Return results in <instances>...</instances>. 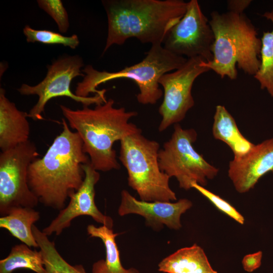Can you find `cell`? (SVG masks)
I'll return each instance as SVG.
<instances>
[{
  "label": "cell",
  "instance_id": "obj_1",
  "mask_svg": "<svg viewBox=\"0 0 273 273\" xmlns=\"http://www.w3.org/2000/svg\"><path fill=\"white\" fill-rule=\"evenodd\" d=\"M62 130L43 155L34 160L28 169L30 190L46 207L61 210L66 201L81 186L85 177L83 165L89 158L82 141L62 119Z\"/></svg>",
  "mask_w": 273,
  "mask_h": 273
},
{
  "label": "cell",
  "instance_id": "obj_2",
  "mask_svg": "<svg viewBox=\"0 0 273 273\" xmlns=\"http://www.w3.org/2000/svg\"><path fill=\"white\" fill-rule=\"evenodd\" d=\"M108 19L104 50L123 44L134 37L152 45L162 44L170 30L184 15L188 2L183 0H106Z\"/></svg>",
  "mask_w": 273,
  "mask_h": 273
},
{
  "label": "cell",
  "instance_id": "obj_3",
  "mask_svg": "<svg viewBox=\"0 0 273 273\" xmlns=\"http://www.w3.org/2000/svg\"><path fill=\"white\" fill-rule=\"evenodd\" d=\"M114 105V101L109 99L93 109L83 106L82 109L74 110L60 105L69 125L81 138L92 165L98 171L118 169L120 165L113 149L114 143L141 131L129 122L137 115L136 111H127L124 107L116 108Z\"/></svg>",
  "mask_w": 273,
  "mask_h": 273
},
{
  "label": "cell",
  "instance_id": "obj_4",
  "mask_svg": "<svg viewBox=\"0 0 273 273\" xmlns=\"http://www.w3.org/2000/svg\"><path fill=\"white\" fill-rule=\"evenodd\" d=\"M210 17L209 24L214 36L213 59L203 61L201 65L221 78L236 79L237 65L245 74L254 76L260 66L261 42L251 20L244 13L230 12L213 11Z\"/></svg>",
  "mask_w": 273,
  "mask_h": 273
},
{
  "label": "cell",
  "instance_id": "obj_5",
  "mask_svg": "<svg viewBox=\"0 0 273 273\" xmlns=\"http://www.w3.org/2000/svg\"><path fill=\"white\" fill-rule=\"evenodd\" d=\"M187 60L166 50L162 44H153L142 61L118 71H101L92 65L86 66L82 70L85 74L83 80L77 83L75 94L88 97L90 94H100L103 89H97L100 84L113 79L126 78L133 80L137 84L139 93L136 98L140 104L153 105L163 95L159 84L160 77L179 69Z\"/></svg>",
  "mask_w": 273,
  "mask_h": 273
},
{
  "label": "cell",
  "instance_id": "obj_6",
  "mask_svg": "<svg viewBox=\"0 0 273 273\" xmlns=\"http://www.w3.org/2000/svg\"><path fill=\"white\" fill-rule=\"evenodd\" d=\"M159 150L157 142L145 138L141 131L120 141L118 158L127 170L128 186L140 200L175 201L177 198L170 187V177L159 166Z\"/></svg>",
  "mask_w": 273,
  "mask_h": 273
},
{
  "label": "cell",
  "instance_id": "obj_7",
  "mask_svg": "<svg viewBox=\"0 0 273 273\" xmlns=\"http://www.w3.org/2000/svg\"><path fill=\"white\" fill-rule=\"evenodd\" d=\"M197 133L193 128H183L174 124L170 139L159 150L158 160L161 170L170 178L175 177L180 188L192 189L193 183L205 186L214 178L219 169L208 163L194 149Z\"/></svg>",
  "mask_w": 273,
  "mask_h": 273
},
{
  "label": "cell",
  "instance_id": "obj_8",
  "mask_svg": "<svg viewBox=\"0 0 273 273\" xmlns=\"http://www.w3.org/2000/svg\"><path fill=\"white\" fill-rule=\"evenodd\" d=\"M39 155L30 140L0 154V214L14 208H34L39 201L30 190L27 173L30 164Z\"/></svg>",
  "mask_w": 273,
  "mask_h": 273
},
{
  "label": "cell",
  "instance_id": "obj_9",
  "mask_svg": "<svg viewBox=\"0 0 273 273\" xmlns=\"http://www.w3.org/2000/svg\"><path fill=\"white\" fill-rule=\"evenodd\" d=\"M83 66V60L78 55L60 58L48 66L46 76L38 84L34 86L22 84L18 89L21 95L38 97L37 103L28 113V117L33 120L43 119L42 113L46 104L49 100L58 97L70 98L83 106L105 103V89L100 94L88 97H78L72 92L70 84L72 79L76 76H84L80 70Z\"/></svg>",
  "mask_w": 273,
  "mask_h": 273
},
{
  "label": "cell",
  "instance_id": "obj_10",
  "mask_svg": "<svg viewBox=\"0 0 273 273\" xmlns=\"http://www.w3.org/2000/svg\"><path fill=\"white\" fill-rule=\"evenodd\" d=\"M200 57L188 58L185 64L172 72L163 74L159 84L163 88L164 97L159 108L162 117L158 129L162 132L185 117L195 104L192 88L196 79L210 70L201 65Z\"/></svg>",
  "mask_w": 273,
  "mask_h": 273
},
{
  "label": "cell",
  "instance_id": "obj_11",
  "mask_svg": "<svg viewBox=\"0 0 273 273\" xmlns=\"http://www.w3.org/2000/svg\"><path fill=\"white\" fill-rule=\"evenodd\" d=\"M214 41L209 20L198 1L191 0L184 15L170 30L162 44L165 49L178 55L187 58L200 57L209 62L213 59Z\"/></svg>",
  "mask_w": 273,
  "mask_h": 273
},
{
  "label": "cell",
  "instance_id": "obj_12",
  "mask_svg": "<svg viewBox=\"0 0 273 273\" xmlns=\"http://www.w3.org/2000/svg\"><path fill=\"white\" fill-rule=\"evenodd\" d=\"M83 169L85 177L81 186L70 196L67 206L60 210L58 215L42 231L48 236L53 234L60 235L64 230L70 226L74 218L81 215L90 216L97 222L112 229V218L102 213L95 203V186L100 178V174L90 161L83 165Z\"/></svg>",
  "mask_w": 273,
  "mask_h": 273
},
{
  "label": "cell",
  "instance_id": "obj_13",
  "mask_svg": "<svg viewBox=\"0 0 273 273\" xmlns=\"http://www.w3.org/2000/svg\"><path fill=\"white\" fill-rule=\"evenodd\" d=\"M192 206V202L185 198L174 202L139 200L123 190L118 213L121 216L130 214L141 215L145 219L147 225L155 230H161L164 225L178 230L182 226L181 215Z\"/></svg>",
  "mask_w": 273,
  "mask_h": 273
},
{
  "label": "cell",
  "instance_id": "obj_14",
  "mask_svg": "<svg viewBox=\"0 0 273 273\" xmlns=\"http://www.w3.org/2000/svg\"><path fill=\"white\" fill-rule=\"evenodd\" d=\"M273 173V138L252 148L230 161L228 176L236 191L243 194L253 189L259 179Z\"/></svg>",
  "mask_w": 273,
  "mask_h": 273
},
{
  "label": "cell",
  "instance_id": "obj_15",
  "mask_svg": "<svg viewBox=\"0 0 273 273\" xmlns=\"http://www.w3.org/2000/svg\"><path fill=\"white\" fill-rule=\"evenodd\" d=\"M28 113L17 109L15 103L0 88V148L6 151L29 140L30 125Z\"/></svg>",
  "mask_w": 273,
  "mask_h": 273
},
{
  "label": "cell",
  "instance_id": "obj_16",
  "mask_svg": "<svg viewBox=\"0 0 273 273\" xmlns=\"http://www.w3.org/2000/svg\"><path fill=\"white\" fill-rule=\"evenodd\" d=\"M158 270L165 273H218L211 266L204 250L194 244L163 258Z\"/></svg>",
  "mask_w": 273,
  "mask_h": 273
},
{
  "label": "cell",
  "instance_id": "obj_17",
  "mask_svg": "<svg viewBox=\"0 0 273 273\" xmlns=\"http://www.w3.org/2000/svg\"><path fill=\"white\" fill-rule=\"evenodd\" d=\"M86 231L90 237L101 239L105 248V259H100L93 263L92 273H140L135 268L126 269L122 265L116 241L118 234L114 233L112 229L105 225L96 227L94 224H89Z\"/></svg>",
  "mask_w": 273,
  "mask_h": 273
},
{
  "label": "cell",
  "instance_id": "obj_18",
  "mask_svg": "<svg viewBox=\"0 0 273 273\" xmlns=\"http://www.w3.org/2000/svg\"><path fill=\"white\" fill-rule=\"evenodd\" d=\"M212 134L214 139L224 142L230 148L234 157L244 155L254 145L241 133L235 119L222 105L216 106Z\"/></svg>",
  "mask_w": 273,
  "mask_h": 273
},
{
  "label": "cell",
  "instance_id": "obj_19",
  "mask_svg": "<svg viewBox=\"0 0 273 273\" xmlns=\"http://www.w3.org/2000/svg\"><path fill=\"white\" fill-rule=\"evenodd\" d=\"M39 212L33 208L18 207L0 217V228L30 247H38L32 232V226L39 220Z\"/></svg>",
  "mask_w": 273,
  "mask_h": 273
},
{
  "label": "cell",
  "instance_id": "obj_20",
  "mask_svg": "<svg viewBox=\"0 0 273 273\" xmlns=\"http://www.w3.org/2000/svg\"><path fill=\"white\" fill-rule=\"evenodd\" d=\"M24 268L36 273H48L46 269L41 251L32 250L24 243L14 246L9 255L0 260V273H12Z\"/></svg>",
  "mask_w": 273,
  "mask_h": 273
},
{
  "label": "cell",
  "instance_id": "obj_21",
  "mask_svg": "<svg viewBox=\"0 0 273 273\" xmlns=\"http://www.w3.org/2000/svg\"><path fill=\"white\" fill-rule=\"evenodd\" d=\"M32 232L48 273H87L82 265H72L66 261L57 250L54 242L34 224Z\"/></svg>",
  "mask_w": 273,
  "mask_h": 273
},
{
  "label": "cell",
  "instance_id": "obj_22",
  "mask_svg": "<svg viewBox=\"0 0 273 273\" xmlns=\"http://www.w3.org/2000/svg\"><path fill=\"white\" fill-rule=\"evenodd\" d=\"M262 16L271 21L272 28L271 31L263 32L260 38V64L254 77L261 89H266L273 97V10L265 12Z\"/></svg>",
  "mask_w": 273,
  "mask_h": 273
},
{
  "label": "cell",
  "instance_id": "obj_23",
  "mask_svg": "<svg viewBox=\"0 0 273 273\" xmlns=\"http://www.w3.org/2000/svg\"><path fill=\"white\" fill-rule=\"evenodd\" d=\"M23 33L28 42H36L48 44H62L75 49L79 44V40L77 35L65 36L59 33L48 30H36L28 25L23 29Z\"/></svg>",
  "mask_w": 273,
  "mask_h": 273
},
{
  "label": "cell",
  "instance_id": "obj_24",
  "mask_svg": "<svg viewBox=\"0 0 273 273\" xmlns=\"http://www.w3.org/2000/svg\"><path fill=\"white\" fill-rule=\"evenodd\" d=\"M192 188L198 191L222 213L241 224L244 223V216L228 201L197 183H192Z\"/></svg>",
  "mask_w": 273,
  "mask_h": 273
},
{
  "label": "cell",
  "instance_id": "obj_25",
  "mask_svg": "<svg viewBox=\"0 0 273 273\" xmlns=\"http://www.w3.org/2000/svg\"><path fill=\"white\" fill-rule=\"evenodd\" d=\"M38 6L57 23L59 31L66 33L69 27L67 12L60 0H38Z\"/></svg>",
  "mask_w": 273,
  "mask_h": 273
},
{
  "label": "cell",
  "instance_id": "obj_26",
  "mask_svg": "<svg viewBox=\"0 0 273 273\" xmlns=\"http://www.w3.org/2000/svg\"><path fill=\"white\" fill-rule=\"evenodd\" d=\"M262 257V252L261 251L246 255L242 260L244 269L248 272L255 270L260 266Z\"/></svg>",
  "mask_w": 273,
  "mask_h": 273
},
{
  "label": "cell",
  "instance_id": "obj_27",
  "mask_svg": "<svg viewBox=\"0 0 273 273\" xmlns=\"http://www.w3.org/2000/svg\"><path fill=\"white\" fill-rule=\"evenodd\" d=\"M251 0H229L227 1L228 12L242 14L251 3Z\"/></svg>",
  "mask_w": 273,
  "mask_h": 273
}]
</instances>
